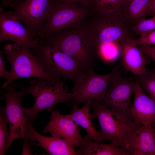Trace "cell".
<instances>
[{"instance_id": "4316f807", "label": "cell", "mask_w": 155, "mask_h": 155, "mask_svg": "<svg viewBox=\"0 0 155 155\" xmlns=\"http://www.w3.org/2000/svg\"><path fill=\"white\" fill-rule=\"evenodd\" d=\"M3 51H0V77L5 78L6 80L8 78L10 74V72L8 71L5 65V62L2 56Z\"/></svg>"}, {"instance_id": "3957f363", "label": "cell", "mask_w": 155, "mask_h": 155, "mask_svg": "<svg viewBox=\"0 0 155 155\" xmlns=\"http://www.w3.org/2000/svg\"><path fill=\"white\" fill-rule=\"evenodd\" d=\"M31 51L44 72L55 80L67 79L77 85L84 72L72 57L52 46L45 44L38 36Z\"/></svg>"}, {"instance_id": "6da1fadb", "label": "cell", "mask_w": 155, "mask_h": 155, "mask_svg": "<svg viewBox=\"0 0 155 155\" xmlns=\"http://www.w3.org/2000/svg\"><path fill=\"white\" fill-rule=\"evenodd\" d=\"M41 38L46 44L54 46L72 57L84 71L93 69L95 66L96 51L85 23L80 27Z\"/></svg>"}, {"instance_id": "9a60e30c", "label": "cell", "mask_w": 155, "mask_h": 155, "mask_svg": "<svg viewBox=\"0 0 155 155\" xmlns=\"http://www.w3.org/2000/svg\"><path fill=\"white\" fill-rule=\"evenodd\" d=\"M128 38L119 40L115 45L119 51L122 63L125 69L135 76L144 73L147 68L146 65L150 63L149 60L137 46L132 44Z\"/></svg>"}, {"instance_id": "8fae6325", "label": "cell", "mask_w": 155, "mask_h": 155, "mask_svg": "<svg viewBox=\"0 0 155 155\" xmlns=\"http://www.w3.org/2000/svg\"><path fill=\"white\" fill-rule=\"evenodd\" d=\"M135 81L121 77L108 88L101 102L106 107H110L114 114L133 121L131 115L130 98L133 93Z\"/></svg>"}, {"instance_id": "1f68e13d", "label": "cell", "mask_w": 155, "mask_h": 155, "mask_svg": "<svg viewBox=\"0 0 155 155\" xmlns=\"http://www.w3.org/2000/svg\"><path fill=\"white\" fill-rule=\"evenodd\" d=\"M134 0H122V7L127 6Z\"/></svg>"}, {"instance_id": "7402d4cb", "label": "cell", "mask_w": 155, "mask_h": 155, "mask_svg": "<svg viewBox=\"0 0 155 155\" xmlns=\"http://www.w3.org/2000/svg\"><path fill=\"white\" fill-rule=\"evenodd\" d=\"M134 80L137 81L155 101V70L154 69L147 68L143 74L135 76Z\"/></svg>"}, {"instance_id": "7a4b0ae2", "label": "cell", "mask_w": 155, "mask_h": 155, "mask_svg": "<svg viewBox=\"0 0 155 155\" xmlns=\"http://www.w3.org/2000/svg\"><path fill=\"white\" fill-rule=\"evenodd\" d=\"M85 24L96 50L104 45H115L121 40L133 38V26L121 10L106 13L93 12Z\"/></svg>"}, {"instance_id": "5bb4252c", "label": "cell", "mask_w": 155, "mask_h": 155, "mask_svg": "<svg viewBox=\"0 0 155 155\" xmlns=\"http://www.w3.org/2000/svg\"><path fill=\"white\" fill-rule=\"evenodd\" d=\"M133 94L134 100L131 112L133 121L143 125L155 123V101L145 94L136 81Z\"/></svg>"}, {"instance_id": "603a6c76", "label": "cell", "mask_w": 155, "mask_h": 155, "mask_svg": "<svg viewBox=\"0 0 155 155\" xmlns=\"http://www.w3.org/2000/svg\"><path fill=\"white\" fill-rule=\"evenodd\" d=\"M137 39L130 38L132 44L135 46L148 45H155V30L143 32L140 34Z\"/></svg>"}, {"instance_id": "52a82bcc", "label": "cell", "mask_w": 155, "mask_h": 155, "mask_svg": "<svg viewBox=\"0 0 155 155\" xmlns=\"http://www.w3.org/2000/svg\"><path fill=\"white\" fill-rule=\"evenodd\" d=\"M23 88L26 94L30 93L34 98V103L32 107L23 108L24 111L30 117L32 123L41 111L45 109L48 111H53L56 104L72 102L73 100L72 93L67 92V86L64 84V80L60 79L57 80L54 86L41 79L31 80L30 85Z\"/></svg>"}, {"instance_id": "4fadbf2b", "label": "cell", "mask_w": 155, "mask_h": 155, "mask_svg": "<svg viewBox=\"0 0 155 155\" xmlns=\"http://www.w3.org/2000/svg\"><path fill=\"white\" fill-rule=\"evenodd\" d=\"M80 127L69 114L63 115L57 110H53L50 121L43 132L50 133L66 140L79 148L83 144L84 138L80 133Z\"/></svg>"}, {"instance_id": "5b68a950", "label": "cell", "mask_w": 155, "mask_h": 155, "mask_svg": "<svg viewBox=\"0 0 155 155\" xmlns=\"http://www.w3.org/2000/svg\"><path fill=\"white\" fill-rule=\"evenodd\" d=\"M91 107L93 110L92 119L96 118L99 121L103 141H110L124 151L135 132L144 125L137 124L117 115H115V119L111 109L107 108L96 100H92Z\"/></svg>"}, {"instance_id": "cb8c5ba5", "label": "cell", "mask_w": 155, "mask_h": 155, "mask_svg": "<svg viewBox=\"0 0 155 155\" xmlns=\"http://www.w3.org/2000/svg\"><path fill=\"white\" fill-rule=\"evenodd\" d=\"M8 122L2 114L0 116V155L5 154V146L9 135L7 129Z\"/></svg>"}, {"instance_id": "7c38bea8", "label": "cell", "mask_w": 155, "mask_h": 155, "mask_svg": "<svg viewBox=\"0 0 155 155\" xmlns=\"http://www.w3.org/2000/svg\"><path fill=\"white\" fill-rule=\"evenodd\" d=\"M30 31L24 26L12 12L0 8V41H12L21 45L33 48L37 41Z\"/></svg>"}, {"instance_id": "277c9868", "label": "cell", "mask_w": 155, "mask_h": 155, "mask_svg": "<svg viewBox=\"0 0 155 155\" xmlns=\"http://www.w3.org/2000/svg\"><path fill=\"white\" fill-rule=\"evenodd\" d=\"M93 12L91 6L51 0L49 18L37 35L41 38H45L59 32L80 27Z\"/></svg>"}, {"instance_id": "83f0119b", "label": "cell", "mask_w": 155, "mask_h": 155, "mask_svg": "<svg viewBox=\"0 0 155 155\" xmlns=\"http://www.w3.org/2000/svg\"><path fill=\"white\" fill-rule=\"evenodd\" d=\"M62 3H79L82 5L89 7L91 6L90 0H52Z\"/></svg>"}, {"instance_id": "9c48e42d", "label": "cell", "mask_w": 155, "mask_h": 155, "mask_svg": "<svg viewBox=\"0 0 155 155\" xmlns=\"http://www.w3.org/2000/svg\"><path fill=\"white\" fill-rule=\"evenodd\" d=\"M120 66L113 67L110 73L105 75L97 74L93 69L85 71L77 86L73 88V100L68 105L77 106L90 100L101 103L109 84L122 77L119 70Z\"/></svg>"}, {"instance_id": "ac0fdd59", "label": "cell", "mask_w": 155, "mask_h": 155, "mask_svg": "<svg viewBox=\"0 0 155 155\" xmlns=\"http://www.w3.org/2000/svg\"><path fill=\"white\" fill-rule=\"evenodd\" d=\"M92 100L87 101L80 108H78L77 106H73L69 115L76 123L87 131V134L85 137L95 142H102L103 141L100 132L96 130L92 122L90 113Z\"/></svg>"}, {"instance_id": "2e32d148", "label": "cell", "mask_w": 155, "mask_h": 155, "mask_svg": "<svg viewBox=\"0 0 155 155\" xmlns=\"http://www.w3.org/2000/svg\"><path fill=\"white\" fill-rule=\"evenodd\" d=\"M32 123L30 125L28 133L31 143L37 141V146L43 148L49 155H77L75 146L68 141L59 137L52 135L49 137L42 135L34 129Z\"/></svg>"}, {"instance_id": "ffe728a7", "label": "cell", "mask_w": 155, "mask_h": 155, "mask_svg": "<svg viewBox=\"0 0 155 155\" xmlns=\"http://www.w3.org/2000/svg\"><path fill=\"white\" fill-rule=\"evenodd\" d=\"M151 0H135L128 5L122 7L121 10L125 18L133 26L148 15V11Z\"/></svg>"}, {"instance_id": "e0dca14e", "label": "cell", "mask_w": 155, "mask_h": 155, "mask_svg": "<svg viewBox=\"0 0 155 155\" xmlns=\"http://www.w3.org/2000/svg\"><path fill=\"white\" fill-rule=\"evenodd\" d=\"M125 151L129 155H154L155 133L152 125H144L137 129Z\"/></svg>"}, {"instance_id": "30bf717a", "label": "cell", "mask_w": 155, "mask_h": 155, "mask_svg": "<svg viewBox=\"0 0 155 155\" xmlns=\"http://www.w3.org/2000/svg\"><path fill=\"white\" fill-rule=\"evenodd\" d=\"M51 6V0H20L8 6L34 37L48 19Z\"/></svg>"}, {"instance_id": "f546056e", "label": "cell", "mask_w": 155, "mask_h": 155, "mask_svg": "<svg viewBox=\"0 0 155 155\" xmlns=\"http://www.w3.org/2000/svg\"><path fill=\"white\" fill-rule=\"evenodd\" d=\"M148 15L155 16V0H151L149 6Z\"/></svg>"}, {"instance_id": "8992f818", "label": "cell", "mask_w": 155, "mask_h": 155, "mask_svg": "<svg viewBox=\"0 0 155 155\" xmlns=\"http://www.w3.org/2000/svg\"><path fill=\"white\" fill-rule=\"evenodd\" d=\"M30 48L15 43L5 45L3 53L11 64V70L2 88H5L20 78H36L46 80L53 86L56 84L57 80L50 77L44 72Z\"/></svg>"}, {"instance_id": "836d02e7", "label": "cell", "mask_w": 155, "mask_h": 155, "mask_svg": "<svg viewBox=\"0 0 155 155\" xmlns=\"http://www.w3.org/2000/svg\"><path fill=\"white\" fill-rule=\"evenodd\" d=\"M154 155H155V152H154Z\"/></svg>"}, {"instance_id": "d6986e66", "label": "cell", "mask_w": 155, "mask_h": 155, "mask_svg": "<svg viewBox=\"0 0 155 155\" xmlns=\"http://www.w3.org/2000/svg\"><path fill=\"white\" fill-rule=\"evenodd\" d=\"M76 150L78 155H129L115 143L93 142L85 137L83 144Z\"/></svg>"}, {"instance_id": "d4e9b609", "label": "cell", "mask_w": 155, "mask_h": 155, "mask_svg": "<svg viewBox=\"0 0 155 155\" xmlns=\"http://www.w3.org/2000/svg\"><path fill=\"white\" fill-rule=\"evenodd\" d=\"M132 29L134 33L139 35L144 32L155 30V16L149 19H142L133 26Z\"/></svg>"}, {"instance_id": "d6a6232c", "label": "cell", "mask_w": 155, "mask_h": 155, "mask_svg": "<svg viewBox=\"0 0 155 155\" xmlns=\"http://www.w3.org/2000/svg\"><path fill=\"white\" fill-rule=\"evenodd\" d=\"M152 125V127H153L154 131V133H155V123H154V124H153Z\"/></svg>"}, {"instance_id": "484cf974", "label": "cell", "mask_w": 155, "mask_h": 155, "mask_svg": "<svg viewBox=\"0 0 155 155\" xmlns=\"http://www.w3.org/2000/svg\"><path fill=\"white\" fill-rule=\"evenodd\" d=\"M140 50L155 63V45H144L137 46ZM155 70V66L154 69Z\"/></svg>"}, {"instance_id": "4dcf8cb0", "label": "cell", "mask_w": 155, "mask_h": 155, "mask_svg": "<svg viewBox=\"0 0 155 155\" xmlns=\"http://www.w3.org/2000/svg\"><path fill=\"white\" fill-rule=\"evenodd\" d=\"M20 0H3V4L5 6H8L11 4L13 3Z\"/></svg>"}, {"instance_id": "44dd1931", "label": "cell", "mask_w": 155, "mask_h": 155, "mask_svg": "<svg viewBox=\"0 0 155 155\" xmlns=\"http://www.w3.org/2000/svg\"><path fill=\"white\" fill-rule=\"evenodd\" d=\"M94 12L106 13L119 10L122 8V0H90Z\"/></svg>"}, {"instance_id": "ba28073f", "label": "cell", "mask_w": 155, "mask_h": 155, "mask_svg": "<svg viewBox=\"0 0 155 155\" xmlns=\"http://www.w3.org/2000/svg\"><path fill=\"white\" fill-rule=\"evenodd\" d=\"M10 87L5 88L7 93L1 92L4 96L6 106L1 108V114L7 119L10 125L9 135L5 146L6 153L12 143L16 139L23 138L30 141L28 133L29 127L32 123L30 117L23 110L21 104L22 97L26 94L23 88L19 92L16 91V85L13 83Z\"/></svg>"}, {"instance_id": "f1b7e54d", "label": "cell", "mask_w": 155, "mask_h": 155, "mask_svg": "<svg viewBox=\"0 0 155 155\" xmlns=\"http://www.w3.org/2000/svg\"><path fill=\"white\" fill-rule=\"evenodd\" d=\"M33 144L30 141L25 140L23 146L22 155L32 154L31 145Z\"/></svg>"}]
</instances>
